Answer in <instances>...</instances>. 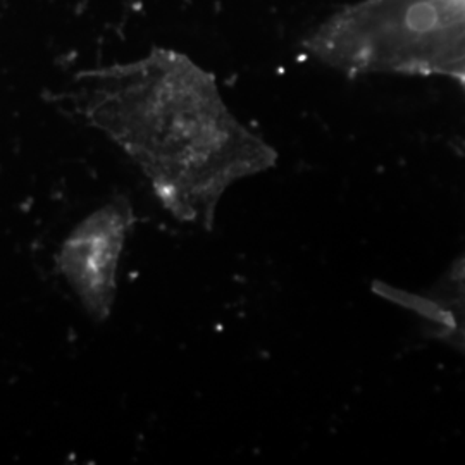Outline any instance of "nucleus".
Wrapping results in <instances>:
<instances>
[{"instance_id": "f03ea898", "label": "nucleus", "mask_w": 465, "mask_h": 465, "mask_svg": "<svg viewBox=\"0 0 465 465\" xmlns=\"http://www.w3.org/2000/svg\"><path fill=\"white\" fill-rule=\"evenodd\" d=\"M134 223L132 202L114 197L74 226L55 257L59 272L95 322H105L113 312L117 266Z\"/></svg>"}, {"instance_id": "7ed1b4c3", "label": "nucleus", "mask_w": 465, "mask_h": 465, "mask_svg": "<svg viewBox=\"0 0 465 465\" xmlns=\"http://www.w3.org/2000/svg\"><path fill=\"white\" fill-rule=\"evenodd\" d=\"M426 309L434 311V317L465 341V261L453 272L443 299Z\"/></svg>"}, {"instance_id": "f257e3e1", "label": "nucleus", "mask_w": 465, "mask_h": 465, "mask_svg": "<svg viewBox=\"0 0 465 465\" xmlns=\"http://www.w3.org/2000/svg\"><path fill=\"white\" fill-rule=\"evenodd\" d=\"M67 100L143 171L166 211L205 230L232 183L278 159L232 114L214 74L178 50L80 71Z\"/></svg>"}]
</instances>
